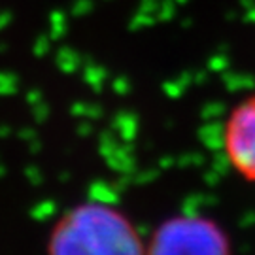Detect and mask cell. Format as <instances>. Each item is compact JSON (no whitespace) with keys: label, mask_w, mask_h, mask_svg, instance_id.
Segmentation results:
<instances>
[{"label":"cell","mask_w":255,"mask_h":255,"mask_svg":"<svg viewBox=\"0 0 255 255\" xmlns=\"http://www.w3.org/2000/svg\"><path fill=\"white\" fill-rule=\"evenodd\" d=\"M47 255H146L132 221L108 202L74 204L53 223Z\"/></svg>","instance_id":"cell-1"},{"label":"cell","mask_w":255,"mask_h":255,"mask_svg":"<svg viewBox=\"0 0 255 255\" xmlns=\"http://www.w3.org/2000/svg\"><path fill=\"white\" fill-rule=\"evenodd\" d=\"M146 255H229V244L212 219L178 216L155 231Z\"/></svg>","instance_id":"cell-2"},{"label":"cell","mask_w":255,"mask_h":255,"mask_svg":"<svg viewBox=\"0 0 255 255\" xmlns=\"http://www.w3.org/2000/svg\"><path fill=\"white\" fill-rule=\"evenodd\" d=\"M221 151L229 168L255 185V93L240 99L225 116Z\"/></svg>","instance_id":"cell-3"}]
</instances>
